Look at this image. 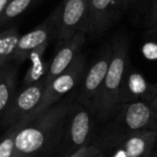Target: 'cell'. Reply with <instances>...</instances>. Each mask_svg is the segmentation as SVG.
<instances>
[{"label": "cell", "mask_w": 157, "mask_h": 157, "mask_svg": "<svg viewBox=\"0 0 157 157\" xmlns=\"http://www.w3.org/2000/svg\"><path fill=\"white\" fill-rule=\"evenodd\" d=\"M76 93L74 90L40 113L21 121L14 139V156L38 155L59 144L63 123Z\"/></svg>", "instance_id": "obj_1"}, {"label": "cell", "mask_w": 157, "mask_h": 157, "mask_svg": "<svg viewBox=\"0 0 157 157\" xmlns=\"http://www.w3.org/2000/svg\"><path fill=\"white\" fill-rule=\"evenodd\" d=\"M145 130H157L156 110L144 101L122 103L94 144L103 152L122 138Z\"/></svg>", "instance_id": "obj_2"}, {"label": "cell", "mask_w": 157, "mask_h": 157, "mask_svg": "<svg viewBox=\"0 0 157 157\" xmlns=\"http://www.w3.org/2000/svg\"><path fill=\"white\" fill-rule=\"evenodd\" d=\"M129 43L124 36H116L112 42V56L102 84L96 118L99 123H108L120 107V92L128 63Z\"/></svg>", "instance_id": "obj_3"}, {"label": "cell", "mask_w": 157, "mask_h": 157, "mask_svg": "<svg viewBox=\"0 0 157 157\" xmlns=\"http://www.w3.org/2000/svg\"><path fill=\"white\" fill-rule=\"evenodd\" d=\"M96 122V115L75 99L66 116L59 141L63 156L68 157L81 147L90 145Z\"/></svg>", "instance_id": "obj_4"}, {"label": "cell", "mask_w": 157, "mask_h": 157, "mask_svg": "<svg viewBox=\"0 0 157 157\" xmlns=\"http://www.w3.org/2000/svg\"><path fill=\"white\" fill-rule=\"evenodd\" d=\"M88 1L90 0H63L54 10L52 16L55 23L57 42L65 41L78 33H87Z\"/></svg>", "instance_id": "obj_5"}, {"label": "cell", "mask_w": 157, "mask_h": 157, "mask_svg": "<svg viewBox=\"0 0 157 157\" xmlns=\"http://www.w3.org/2000/svg\"><path fill=\"white\" fill-rule=\"evenodd\" d=\"M112 56V43L107 45L94 63L86 70L78 85L76 100L96 115L100 100L102 84Z\"/></svg>", "instance_id": "obj_6"}, {"label": "cell", "mask_w": 157, "mask_h": 157, "mask_svg": "<svg viewBox=\"0 0 157 157\" xmlns=\"http://www.w3.org/2000/svg\"><path fill=\"white\" fill-rule=\"evenodd\" d=\"M86 70H87L86 58L82 53H80L68 69H66L63 73L56 76L48 85H46L41 105L33 115L40 113L44 109L65 98L70 93L74 92L83 80Z\"/></svg>", "instance_id": "obj_7"}, {"label": "cell", "mask_w": 157, "mask_h": 157, "mask_svg": "<svg viewBox=\"0 0 157 157\" xmlns=\"http://www.w3.org/2000/svg\"><path fill=\"white\" fill-rule=\"evenodd\" d=\"M46 88L45 78L24 86L22 90L15 94L7 111L2 115V125L11 127L21 121L28 120L37 112L43 99Z\"/></svg>", "instance_id": "obj_8"}, {"label": "cell", "mask_w": 157, "mask_h": 157, "mask_svg": "<svg viewBox=\"0 0 157 157\" xmlns=\"http://www.w3.org/2000/svg\"><path fill=\"white\" fill-rule=\"evenodd\" d=\"M157 141V130L139 131L120 139L103 151L110 157H151Z\"/></svg>", "instance_id": "obj_9"}, {"label": "cell", "mask_w": 157, "mask_h": 157, "mask_svg": "<svg viewBox=\"0 0 157 157\" xmlns=\"http://www.w3.org/2000/svg\"><path fill=\"white\" fill-rule=\"evenodd\" d=\"M157 94V83L153 84L137 70L127 68L120 92V103L144 101L151 105Z\"/></svg>", "instance_id": "obj_10"}, {"label": "cell", "mask_w": 157, "mask_h": 157, "mask_svg": "<svg viewBox=\"0 0 157 157\" xmlns=\"http://www.w3.org/2000/svg\"><path fill=\"white\" fill-rule=\"evenodd\" d=\"M55 38V23L53 16H48L42 24L35 29L21 36L13 60L23 63L29 55L41 46H48L50 42Z\"/></svg>", "instance_id": "obj_11"}, {"label": "cell", "mask_w": 157, "mask_h": 157, "mask_svg": "<svg viewBox=\"0 0 157 157\" xmlns=\"http://www.w3.org/2000/svg\"><path fill=\"white\" fill-rule=\"evenodd\" d=\"M86 36L87 33H78L70 39L58 42V50L56 51V54L48 66V71L45 78L46 85H48L56 76L63 73L73 63L81 53V48L85 43Z\"/></svg>", "instance_id": "obj_12"}, {"label": "cell", "mask_w": 157, "mask_h": 157, "mask_svg": "<svg viewBox=\"0 0 157 157\" xmlns=\"http://www.w3.org/2000/svg\"><path fill=\"white\" fill-rule=\"evenodd\" d=\"M120 11V0H90L87 35L99 36L107 31Z\"/></svg>", "instance_id": "obj_13"}, {"label": "cell", "mask_w": 157, "mask_h": 157, "mask_svg": "<svg viewBox=\"0 0 157 157\" xmlns=\"http://www.w3.org/2000/svg\"><path fill=\"white\" fill-rule=\"evenodd\" d=\"M16 90V71L13 67L0 68V117H2Z\"/></svg>", "instance_id": "obj_14"}, {"label": "cell", "mask_w": 157, "mask_h": 157, "mask_svg": "<svg viewBox=\"0 0 157 157\" xmlns=\"http://www.w3.org/2000/svg\"><path fill=\"white\" fill-rule=\"evenodd\" d=\"M48 46H41V48H37L33 51L28 58L30 59V66L29 69L27 70L26 75L24 78V85H30L36 82L41 81L42 78H46V74L48 71V66L50 63H46L44 60L43 56L44 53L46 51Z\"/></svg>", "instance_id": "obj_15"}, {"label": "cell", "mask_w": 157, "mask_h": 157, "mask_svg": "<svg viewBox=\"0 0 157 157\" xmlns=\"http://www.w3.org/2000/svg\"><path fill=\"white\" fill-rule=\"evenodd\" d=\"M21 35L16 27H10L0 33V68L13 60Z\"/></svg>", "instance_id": "obj_16"}, {"label": "cell", "mask_w": 157, "mask_h": 157, "mask_svg": "<svg viewBox=\"0 0 157 157\" xmlns=\"http://www.w3.org/2000/svg\"><path fill=\"white\" fill-rule=\"evenodd\" d=\"M36 0H11L0 17V26L8 24L30 8Z\"/></svg>", "instance_id": "obj_17"}, {"label": "cell", "mask_w": 157, "mask_h": 157, "mask_svg": "<svg viewBox=\"0 0 157 157\" xmlns=\"http://www.w3.org/2000/svg\"><path fill=\"white\" fill-rule=\"evenodd\" d=\"M20 123L9 127L8 130L0 138V157H13L14 156V139L15 133L18 130Z\"/></svg>", "instance_id": "obj_18"}, {"label": "cell", "mask_w": 157, "mask_h": 157, "mask_svg": "<svg viewBox=\"0 0 157 157\" xmlns=\"http://www.w3.org/2000/svg\"><path fill=\"white\" fill-rule=\"evenodd\" d=\"M102 153V151L99 147H97L95 144H90L87 146L81 147L68 157H98Z\"/></svg>", "instance_id": "obj_19"}, {"label": "cell", "mask_w": 157, "mask_h": 157, "mask_svg": "<svg viewBox=\"0 0 157 157\" xmlns=\"http://www.w3.org/2000/svg\"><path fill=\"white\" fill-rule=\"evenodd\" d=\"M147 27L151 31L157 35V0H153V5L151 7L150 15L147 18Z\"/></svg>", "instance_id": "obj_20"}, {"label": "cell", "mask_w": 157, "mask_h": 157, "mask_svg": "<svg viewBox=\"0 0 157 157\" xmlns=\"http://www.w3.org/2000/svg\"><path fill=\"white\" fill-rule=\"evenodd\" d=\"M133 2H135V0H120L121 10H122V11H124V10H127L131 5H132Z\"/></svg>", "instance_id": "obj_21"}, {"label": "cell", "mask_w": 157, "mask_h": 157, "mask_svg": "<svg viewBox=\"0 0 157 157\" xmlns=\"http://www.w3.org/2000/svg\"><path fill=\"white\" fill-rule=\"evenodd\" d=\"M10 1H11V0H0V17H1L3 11L6 10V8L9 5Z\"/></svg>", "instance_id": "obj_22"}, {"label": "cell", "mask_w": 157, "mask_h": 157, "mask_svg": "<svg viewBox=\"0 0 157 157\" xmlns=\"http://www.w3.org/2000/svg\"><path fill=\"white\" fill-rule=\"evenodd\" d=\"M151 105L157 111V94H156V96H155V98L153 99V101L151 102Z\"/></svg>", "instance_id": "obj_23"}, {"label": "cell", "mask_w": 157, "mask_h": 157, "mask_svg": "<svg viewBox=\"0 0 157 157\" xmlns=\"http://www.w3.org/2000/svg\"><path fill=\"white\" fill-rule=\"evenodd\" d=\"M37 155H26V154H23V155H15L13 157H36Z\"/></svg>", "instance_id": "obj_24"}, {"label": "cell", "mask_w": 157, "mask_h": 157, "mask_svg": "<svg viewBox=\"0 0 157 157\" xmlns=\"http://www.w3.org/2000/svg\"><path fill=\"white\" fill-rule=\"evenodd\" d=\"M98 157H105V153H102V154H100Z\"/></svg>", "instance_id": "obj_25"}]
</instances>
